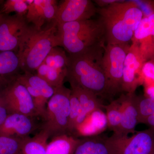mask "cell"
I'll use <instances>...</instances> for the list:
<instances>
[{"label":"cell","mask_w":154,"mask_h":154,"mask_svg":"<svg viewBox=\"0 0 154 154\" xmlns=\"http://www.w3.org/2000/svg\"><path fill=\"white\" fill-rule=\"evenodd\" d=\"M105 46L102 43L79 54L69 55L66 78L71 86L87 89L98 97H110L102 63Z\"/></svg>","instance_id":"1"},{"label":"cell","mask_w":154,"mask_h":154,"mask_svg":"<svg viewBox=\"0 0 154 154\" xmlns=\"http://www.w3.org/2000/svg\"><path fill=\"white\" fill-rule=\"evenodd\" d=\"M107 44H129L143 14L134 1H119L97 9Z\"/></svg>","instance_id":"2"},{"label":"cell","mask_w":154,"mask_h":154,"mask_svg":"<svg viewBox=\"0 0 154 154\" xmlns=\"http://www.w3.org/2000/svg\"><path fill=\"white\" fill-rule=\"evenodd\" d=\"M60 47L57 25L55 22L44 29L38 30L29 25L19 45L18 56L23 72L35 74L53 48Z\"/></svg>","instance_id":"3"},{"label":"cell","mask_w":154,"mask_h":154,"mask_svg":"<svg viewBox=\"0 0 154 154\" xmlns=\"http://www.w3.org/2000/svg\"><path fill=\"white\" fill-rule=\"evenodd\" d=\"M57 30L60 47L69 55L79 54L106 42L105 29L99 19L57 25Z\"/></svg>","instance_id":"4"},{"label":"cell","mask_w":154,"mask_h":154,"mask_svg":"<svg viewBox=\"0 0 154 154\" xmlns=\"http://www.w3.org/2000/svg\"><path fill=\"white\" fill-rule=\"evenodd\" d=\"M71 90L63 85L56 89L46 106V113L41 122L40 130L47 133L49 138L68 134Z\"/></svg>","instance_id":"5"},{"label":"cell","mask_w":154,"mask_h":154,"mask_svg":"<svg viewBox=\"0 0 154 154\" xmlns=\"http://www.w3.org/2000/svg\"><path fill=\"white\" fill-rule=\"evenodd\" d=\"M131 45L107 44L105 46L102 63L110 97L122 92L125 60Z\"/></svg>","instance_id":"6"},{"label":"cell","mask_w":154,"mask_h":154,"mask_svg":"<svg viewBox=\"0 0 154 154\" xmlns=\"http://www.w3.org/2000/svg\"><path fill=\"white\" fill-rule=\"evenodd\" d=\"M112 154H150L154 151V128L137 133L132 136L113 133L107 137Z\"/></svg>","instance_id":"7"},{"label":"cell","mask_w":154,"mask_h":154,"mask_svg":"<svg viewBox=\"0 0 154 154\" xmlns=\"http://www.w3.org/2000/svg\"><path fill=\"white\" fill-rule=\"evenodd\" d=\"M29 26L24 16L2 14L0 19V52H18L22 36Z\"/></svg>","instance_id":"8"},{"label":"cell","mask_w":154,"mask_h":154,"mask_svg":"<svg viewBox=\"0 0 154 154\" xmlns=\"http://www.w3.org/2000/svg\"><path fill=\"white\" fill-rule=\"evenodd\" d=\"M17 78L4 88L9 114L18 113L31 117H38L32 97L26 87Z\"/></svg>","instance_id":"9"},{"label":"cell","mask_w":154,"mask_h":154,"mask_svg":"<svg viewBox=\"0 0 154 154\" xmlns=\"http://www.w3.org/2000/svg\"><path fill=\"white\" fill-rule=\"evenodd\" d=\"M91 0H65L58 6L54 22L57 25L92 19L97 14Z\"/></svg>","instance_id":"10"},{"label":"cell","mask_w":154,"mask_h":154,"mask_svg":"<svg viewBox=\"0 0 154 154\" xmlns=\"http://www.w3.org/2000/svg\"><path fill=\"white\" fill-rule=\"evenodd\" d=\"M145 62L138 44L131 43L125 60L122 92L134 93L137 87L142 85L141 71Z\"/></svg>","instance_id":"11"},{"label":"cell","mask_w":154,"mask_h":154,"mask_svg":"<svg viewBox=\"0 0 154 154\" xmlns=\"http://www.w3.org/2000/svg\"><path fill=\"white\" fill-rule=\"evenodd\" d=\"M36 118L18 113L9 114L0 125V136L29 137L31 134L40 129L41 122H38Z\"/></svg>","instance_id":"12"},{"label":"cell","mask_w":154,"mask_h":154,"mask_svg":"<svg viewBox=\"0 0 154 154\" xmlns=\"http://www.w3.org/2000/svg\"><path fill=\"white\" fill-rule=\"evenodd\" d=\"M58 6L57 1L55 0H33L28 6L26 21L40 30L45 23L54 22Z\"/></svg>","instance_id":"13"},{"label":"cell","mask_w":154,"mask_h":154,"mask_svg":"<svg viewBox=\"0 0 154 154\" xmlns=\"http://www.w3.org/2000/svg\"><path fill=\"white\" fill-rule=\"evenodd\" d=\"M131 42L138 44L146 62L154 59V14L143 17L134 31Z\"/></svg>","instance_id":"14"},{"label":"cell","mask_w":154,"mask_h":154,"mask_svg":"<svg viewBox=\"0 0 154 154\" xmlns=\"http://www.w3.org/2000/svg\"><path fill=\"white\" fill-rule=\"evenodd\" d=\"M134 93L122 94L119 98L122 112V120L118 134L128 135L135 132L138 123V113Z\"/></svg>","instance_id":"15"},{"label":"cell","mask_w":154,"mask_h":154,"mask_svg":"<svg viewBox=\"0 0 154 154\" xmlns=\"http://www.w3.org/2000/svg\"><path fill=\"white\" fill-rule=\"evenodd\" d=\"M71 87L72 91H74L78 96L81 107V113L77 120V129L91 113L96 110L104 109V105L98 96L93 92L78 86Z\"/></svg>","instance_id":"16"},{"label":"cell","mask_w":154,"mask_h":154,"mask_svg":"<svg viewBox=\"0 0 154 154\" xmlns=\"http://www.w3.org/2000/svg\"><path fill=\"white\" fill-rule=\"evenodd\" d=\"M21 71L17 53L12 51L0 52V87L5 88L21 74Z\"/></svg>","instance_id":"17"},{"label":"cell","mask_w":154,"mask_h":154,"mask_svg":"<svg viewBox=\"0 0 154 154\" xmlns=\"http://www.w3.org/2000/svg\"><path fill=\"white\" fill-rule=\"evenodd\" d=\"M106 136L96 135L79 138L73 154H112Z\"/></svg>","instance_id":"18"},{"label":"cell","mask_w":154,"mask_h":154,"mask_svg":"<svg viewBox=\"0 0 154 154\" xmlns=\"http://www.w3.org/2000/svg\"><path fill=\"white\" fill-rule=\"evenodd\" d=\"M79 140V138L67 134L53 137L47 144L45 154H73Z\"/></svg>","instance_id":"19"},{"label":"cell","mask_w":154,"mask_h":154,"mask_svg":"<svg viewBox=\"0 0 154 154\" xmlns=\"http://www.w3.org/2000/svg\"><path fill=\"white\" fill-rule=\"evenodd\" d=\"M49 136L43 130H40L33 137L27 139L18 154H45Z\"/></svg>","instance_id":"20"},{"label":"cell","mask_w":154,"mask_h":154,"mask_svg":"<svg viewBox=\"0 0 154 154\" xmlns=\"http://www.w3.org/2000/svg\"><path fill=\"white\" fill-rule=\"evenodd\" d=\"M17 79L35 88L41 93L44 99L48 102L54 94L56 89L36 74L24 72L18 76Z\"/></svg>","instance_id":"21"},{"label":"cell","mask_w":154,"mask_h":154,"mask_svg":"<svg viewBox=\"0 0 154 154\" xmlns=\"http://www.w3.org/2000/svg\"><path fill=\"white\" fill-rule=\"evenodd\" d=\"M36 75L56 89L63 85L66 74L62 72L42 63L36 71Z\"/></svg>","instance_id":"22"},{"label":"cell","mask_w":154,"mask_h":154,"mask_svg":"<svg viewBox=\"0 0 154 154\" xmlns=\"http://www.w3.org/2000/svg\"><path fill=\"white\" fill-rule=\"evenodd\" d=\"M43 63L50 67L67 74L68 56H67L65 50L59 46L53 48Z\"/></svg>","instance_id":"23"},{"label":"cell","mask_w":154,"mask_h":154,"mask_svg":"<svg viewBox=\"0 0 154 154\" xmlns=\"http://www.w3.org/2000/svg\"><path fill=\"white\" fill-rule=\"evenodd\" d=\"M106 110L107 127L113 133H118L121 125L122 112L119 99L113 100L109 105H104Z\"/></svg>","instance_id":"24"},{"label":"cell","mask_w":154,"mask_h":154,"mask_svg":"<svg viewBox=\"0 0 154 154\" xmlns=\"http://www.w3.org/2000/svg\"><path fill=\"white\" fill-rule=\"evenodd\" d=\"M28 137L22 138L0 136V154H19Z\"/></svg>","instance_id":"25"},{"label":"cell","mask_w":154,"mask_h":154,"mask_svg":"<svg viewBox=\"0 0 154 154\" xmlns=\"http://www.w3.org/2000/svg\"><path fill=\"white\" fill-rule=\"evenodd\" d=\"M71 90V93L70 96V113L68 134L74 136L76 129L77 120L81 113V107L76 94L74 91Z\"/></svg>","instance_id":"26"},{"label":"cell","mask_w":154,"mask_h":154,"mask_svg":"<svg viewBox=\"0 0 154 154\" xmlns=\"http://www.w3.org/2000/svg\"><path fill=\"white\" fill-rule=\"evenodd\" d=\"M27 0H7L3 3L0 14L9 15L11 13L25 17L28 10Z\"/></svg>","instance_id":"27"},{"label":"cell","mask_w":154,"mask_h":154,"mask_svg":"<svg viewBox=\"0 0 154 154\" xmlns=\"http://www.w3.org/2000/svg\"><path fill=\"white\" fill-rule=\"evenodd\" d=\"M136 99L138 113V123H145L146 119L154 112V99L137 96Z\"/></svg>","instance_id":"28"},{"label":"cell","mask_w":154,"mask_h":154,"mask_svg":"<svg viewBox=\"0 0 154 154\" xmlns=\"http://www.w3.org/2000/svg\"><path fill=\"white\" fill-rule=\"evenodd\" d=\"M142 85L144 87L154 83V59L144 63L141 71Z\"/></svg>","instance_id":"29"},{"label":"cell","mask_w":154,"mask_h":154,"mask_svg":"<svg viewBox=\"0 0 154 154\" xmlns=\"http://www.w3.org/2000/svg\"><path fill=\"white\" fill-rule=\"evenodd\" d=\"M4 88L0 87V125L3 123L9 115L5 100Z\"/></svg>","instance_id":"30"},{"label":"cell","mask_w":154,"mask_h":154,"mask_svg":"<svg viewBox=\"0 0 154 154\" xmlns=\"http://www.w3.org/2000/svg\"><path fill=\"white\" fill-rule=\"evenodd\" d=\"M144 91L146 97L154 99V83L144 86Z\"/></svg>","instance_id":"31"},{"label":"cell","mask_w":154,"mask_h":154,"mask_svg":"<svg viewBox=\"0 0 154 154\" xmlns=\"http://www.w3.org/2000/svg\"><path fill=\"white\" fill-rule=\"evenodd\" d=\"M118 1L117 0H96L94 2L97 4L99 8H103L116 2Z\"/></svg>","instance_id":"32"},{"label":"cell","mask_w":154,"mask_h":154,"mask_svg":"<svg viewBox=\"0 0 154 154\" xmlns=\"http://www.w3.org/2000/svg\"><path fill=\"white\" fill-rule=\"evenodd\" d=\"M145 123L154 128V112L146 119Z\"/></svg>","instance_id":"33"},{"label":"cell","mask_w":154,"mask_h":154,"mask_svg":"<svg viewBox=\"0 0 154 154\" xmlns=\"http://www.w3.org/2000/svg\"><path fill=\"white\" fill-rule=\"evenodd\" d=\"M3 2V1H0V4H1V3H2ZM2 14H0V19H1V17H2Z\"/></svg>","instance_id":"34"}]
</instances>
